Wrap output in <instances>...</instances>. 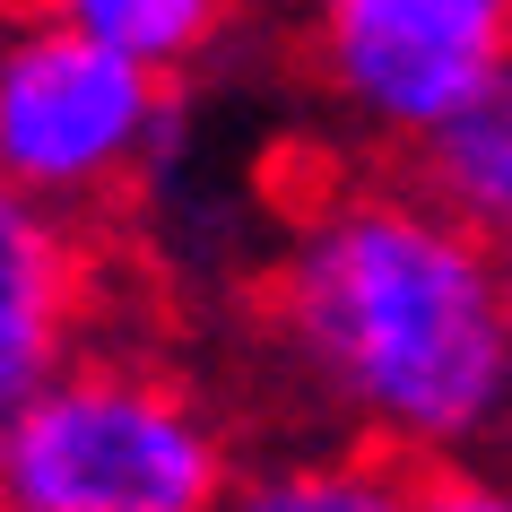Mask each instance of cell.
<instances>
[{"mask_svg": "<svg viewBox=\"0 0 512 512\" xmlns=\"http://www.w3.org/2000/svg\"><path fill=\"white\" fill-rule=\"evenodd\" d=\"M270 339L365 443L469 460L512 408V252L434 183H339L278 243Z\"/></svg>", "mask_w": 512, "mask_h": 512, "instance_id": "1", "label": "cell"}, {"mask_svg": "<svg viewBox=\"0 0 512 512\" xmlns=\"http://www.w3.org/2000/svg\"><path fill=\"white\" fill-rule=\"evenodd\" d=\"M226 495L235 469L217 417L131 356H70L0 417L9 512H200Z\"/></svg>", "mask_w": 512, "mask_h": 512, "instance_id": "2", "label": "cell"}, {"mask_svg": "<svg viewBox=\"0 0 512 512\" xmlns=\"http://www.w3.org/2000/svg\"><path fill=\"white\" fill-rule=\"evenodd\" d=\"M174 148V87L122 44L53 9L0 18V174L53 209L87 217L157 174Z\"/></svg>", "mask_w": 512, "mask_h": 512, "instance_id": "3", "label": "cell"}, {"mask_svg": "<svg viewBox=\"0 0 512 512\" xmlns=\"http://www.w3.org/2000/svg\"><path fill=\"white\" fill-rule=\"evenodd\" d=\"M304 61L365 139L426 148L512 70V0H304Z\"/></svg>", "mask_w": 512, "mask_h": 512, "instance_id": "4", "label": "cell"}, {"mask_svg": "<svg viewBox=\"0 0 512 512\" xmlns=\"http://www.w3.org/2000/svg\"><path fill=\"white\" fill-rule=\"evenodd\" d=\"M96 304V252L79 217L0 174V417L79 356Z\"/></svg>", "mask_w": 512, "mask_h": 512, "instance_id": "5", "label": "cell"}, {"mask_svg": "<svg viewBox=\"0 0 512 512\" xmlns=\"http://www.w3.org/2000/svg\"><path fill=\"white\" fill-rule=\"evenodd\" d=\"M426 183L452 200L460 217H478L486 235L512 252V70L486 87L469 113H452L443 131L417 148Z\"/></svg>", "mask_w": 512, "mask_h": 512, "instance_id": "6", "label": "cell"}, {"mask_svg": "<svg viewBox=\"0 0 512 512\" xmlns=\"http://www.w3.org/2000/svg\"><path fill=\"white\" fill-rule=\"evenodd\" d=\"M35 9H53L70 27L122 44L131 61L165 70V79L191 70L200 53H217V35L235 27V0H35Z\"/></svg>", "mask_w": 512, "mask_h": 512, "instance_id": "7", "label": "cell"}, {"mask_svg": "<svg viewBox=\"0 0 512 512\" xmlns=\"http://www.w3.org/2000/svg\"><path fill=\"white\" fill-rule=\"evenodd\" d=\"M434 460L408 452H365V460H322V469H278V478L235 486L243 504H270V512H374V504H426V495H469V486H434ZM486 504V495H478Z\"/></svg>", "mask_w": 512, "mask_h": 512, "instance_id": "8", "label": "cell"}, {"mask_svg": "<svg viewBox=\"0 0 512 512\" xmlns=\"http://www.w3.org/2000/svg\"><path fill=\"white\" fill-rule=\"evenodd\" d=\"M486 486H495V495L512 504V408H504V426L486 434Z\"/></svg>", "mask_w": 512, "mask_h": 512, "instance_id": "9", "label": "cell"}]
</instances>
